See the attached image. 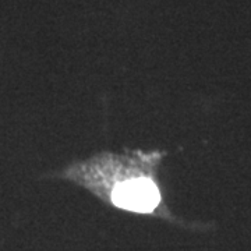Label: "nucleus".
<instances>
[{"label":"nucleus","mask_w":251,"mask_h":251,"mask_svg":"<svg viewBox=\"0 0 251 251\" xmlns=\"http://www.w3.org/2000/svg\"><path fill=\"white\" fill-rule=\"evenodd\" d=\"M112 200L117 206L134 212H150L159 204V191L153 181L134 179L117 184L112 193Z\"/></svg>","instance_id":"nucleus-1"}]
</instances>
